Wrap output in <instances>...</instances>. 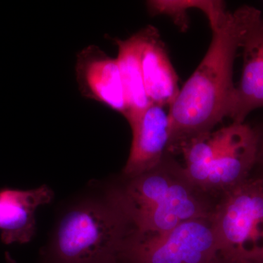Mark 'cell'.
Wrapping results in <instances>:
<instances>
[{"mask_svg": "<svg viewBox=\"0 0 263 263\" xmlns=\"http://www.w3.org/2000/svg\"><path fill=\"white\" fill-rule=\"evenodd\" d=\"M261 17L257 8L243 5L234 12H227L219 26L212 29L207 53L169 107L170 152H177L186 142L211 133L223 119L229 117L237 51L242 47L249 28Z\"/></svg>", "mask_w": 263, "mask_h": 263, "instance_id": "cell-1", "label": "cell"}, {"mask_svg": "<svg viewBox=\"0 0 263 263\" xmlns=\"http://www.w3.org/2000/svg\"><path fill=\"white\" fill-rule=\"evenodd\" d=\"M133 230L108 190L87 194L62 211L37 263H118Z\"/></svg>", "mask_w": 263, "mask_h": 263, "instance_id": "cell-2", "label": "cell"}, {"mask_svg": "<svg viewBox=\"0 0 263 263\" xmlns=\"http://www.w3.org/2000/svg\"><path fill=\"white\" fill-rule=\"evenodd\" d=\"M127 178L124 185L108 191L136 233L164 234L186 221L212 215L214 209L174 161L164 157L155 168Z\"/></svg>", "mask_w": 263, "mask_h": 263, "instance_id": "cell-3", "label": "cell"}, {"mask_svg": "<svg viewBox=\"0 0 263 263\" xmlns=\"http://www.w3.org/2000/svg\"><path fill=\"white\" fill-rule=\"evenodd\" d=\"M210 220L222 258L254 263L263 246V175L223 193Z\"/></svg>", "mask_w": 263, "mask_h": 263, "instance_id": "cell-4", "label": "cell"}, {"mask_svg": "<svg viewBox=\"0 0 263 263\" xmlns=\"http://www.w3.org/2000/svg\"><path fill=\"white\" fill-rule=\"evenodd\" d=\"M221 259L210 218L186 221L164 234L133 230L120 257L122 263H220Z\"/></svg>", "mask_w": 263, "mask_h": 263, "instance_id": "cell-5", "label": "cell"}, {"mask_svg": "<svg viewBox=\"0 0 263 263\" xmlns=\"http://www.w3.org/2000/svg\"><path fill=\"white\" fill-rule=\"evenodd\" d=\"M257 137L253 127L232 123L221 128L219 148L195 187L202 193L222 192L248 179L256 166Z\"/></svg>", "mask_w": 263, "mask_h": 263, "instance_id": "cell-6", "label": "cell"}, {"mask_svg": "<svg viewBox=\"0 0 263 263\" xmlns=\"http://www.w3.org/2000/svg\"><path fill=\"white\" fill-rule=\"evenodd\" d=\"M75 70L83 97L127 117V102L117 59L90 45L78 53Z\"/></svg>", "mask_w": 263, "mask_h": 263, "instance_id": "cell-7", "label": "cell"}, {"mask_svg": "<svg viewBox=\"0 0 263 263\" xmlns=\"http://www.w3.org/2000/svg\"><path fill=\"white\" fill-rule=\"evenodd\" d=\"M129 126L133 141L123 171L126 177L138 176L159 165L171 143V122L164 107L151 104Z\"/></svg>", "mask_w": 263, "mask_h": 263, "instance_id": "cell-8", "label": "cell"}, {"mask_svg": "<svg viewBox=\"0 0 263 263\" xmlns=\"http://www.w3.org/2000/svg\"><path fill=\"white\" fill-rule=\"evenodd\" d=\"M53 193L47 185L32 190H0V236L5 245L27 243L36 233L38 208L51 202Z\"/></svg>", "mask_w": 263, "mask_h": 263, "instance_id": "cell-9", "label": "cell"}, {"mask_svg": "<svg viewBox=\"0 0 263 263\" xmlns=\"http://www.w3.org/2000/svg\"><path fill=\"white\" fill-rule=\"evenodd\" d=\"M257 19L242 43L243 72L235 86L229 117L233 122L245 123L249 114L263 108V24Z\"/></svg>", "mask_w": 263, "mask_h": 263, "instance_id": "cell-10", "label": "cell"}, {"mask_svg": "<svg viewBox=\"0 0 263 263\" xmlns=\"http://www.w3.org/2000/svg\"><path fill=\"white\" fill-rule=\"evenodd\" d=\"M142 32L141 65L147 97L151 103L170 107L179 94L177 74L158 30L148 26Z\"/></svg>", "mask_w": 263, "mask_h": 263, "instance_id": "cell-11", "label": "cell"}, {"mask_svg": "<svg viewBox=\"0 0 263 263\" xmlns=\"http://www.w3.org/2000/svg\"><path fill=\"white\" fill-rule=\"evenodd\" d=\"M118 47L117 60L127 102V114L125 119L129 124L136 121L149 107L143 82L141 65L143 43L142 29L125 40L114 38Z\"/></svg>", "mask_w": 263, "mask_h": 263, "instance_id": "cell-12", "label": "cell"}, {"mask_svg": "<svg viewBox=\"0 0 263 263\" xmlns=\"http://www.w3.org/2000/svg\"><path fill=\"white\" fill-rule=\"evenodd\" d=\"M146 5L151 14L167 15L182 31L188 28V11L193 8L206 15L212 29L221 23L228 12L226 3L218 0H152Z\"/></svg>", "mask_w": 263, "mask_h": 263, "instance_id": "cell-13", "label": "cell"}, {"mask_svg": "<svg viewBox=\"0 0 263 263\" xmlns=\"http://www.w3.org/2000/svg\"><path fill=\"white\" fill-rule=\"evenodd\" d=\"M253 128L257 137V155L255 167H259L263 175V120L258 125Z\"/></svg>", "mask_w": 263, "mask_h": 263, "instance_id": "cell-14", "label": "cell"}, {"mask_svg": "<svg viewBox=\"0 0 263 263\" xmlns=\"http://www.w3.org/2000/svg\"><path fill=\"white\" fill-rule=\"evenodd\" d=\"M254 263H263V246L256 254L254 259Z\"/></svg>", "mask_w": 263, "mask_h": 263, "instance_id": "cell-15", "label": "cell"}, {"mask_svg": "<svg viewBox=\"0 0 263 263\" xmlns=\"http://www.w3.org/2000/svg\"><path fill=\"white\" fill-rule=\"evenodd\" d=\"M5 260H6V263H17L16 261L8 252L5 254Z\"/></svg>", "mask_w": 263, "mask_h": 263, "instance_id": "cell-16", "label": "cell"}, {"mask_svg": "<svg viewBox=\"0 0 263 263\" xmlns=\"http://www.w3.org/2000/svg\"><path fill=\"white\" fill-rule=\"evenodd\" d=\"M220 263H241V262H234V261H230L228 260V259H226L224 258H222L221 259Z\"/></svg>", "mask_w": 263, "mask_h": 263, "instance_id": "cell-17", "label": "cell"}, {"mask_svg": "<svg viewBox=\"0 0 263 263\" xmlns=\"http://www.w3.org/2000/svg\"><path fill=\"white\" fill-rule=\"evenodd\" d=\"M262 24H263V18H262Z\"/></svg>", "mask_w": 263, "mask_h": 263, "instance_id": "cell-18", "label": "cell"}, {"mask_svg": "<svg viewBox=\"0 0 263 263\" xmlns=\"http://www.w3.org/2000/svg\"><path fill=\"white\" fill-rule=\"evenodd\" d=\"M118 263H122V262H121V261H120V262H118Z\"/></svg>", "mask_w": 263, "mask_h": 263, "instance_id": "cell-19", "label": "cell"}]
</instances>
